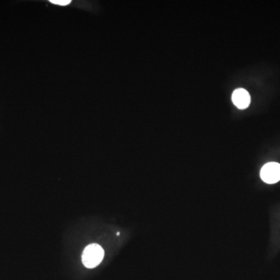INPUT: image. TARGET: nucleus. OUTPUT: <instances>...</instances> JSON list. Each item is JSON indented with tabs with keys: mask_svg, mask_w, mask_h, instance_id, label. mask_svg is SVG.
<instances>
[{
	"mask_svg": "<svg viewBox=\"0 0 280 280\" xmlns=\"http://www.w3.org/2000/svg\"><path fill=\"white\" fill-rule=\"evenodd\" d=\"M105 252L100 245L93 244L84 249L82 255V261L87 268H92L97 266L103 259Z\"/></svg>",
	"mask_w": 280,
	"mask_h": 280,
	"instance_id": "1",
	"label": "nucleus"
},
{
	"mask_svg": "<svg viewBox=\"0 0 280 280\" xmlns=\"http://www.w3.org/2000/svg\"><path fill=\"white\" fill-rule=\"evenodd\" d=\"M261 178L267 184H275L280 181V164L276 162L268 163L261 170Z\"/></svg>",
	"mask_w": 280,
	"mask_h": 280,
	"instance_id": "2",
	"label": "nucleus"
},
{
	"mask_svg": "<svg viewBox=\"0 0 280 280\" xmlns=\"http://www.w3.org/2000/svg\"><path fill=\"white\" fill-rule=\"evenodd\" d=\"M232 101L236 107L239 109H245L249 107L251 103V96L245 89H237L232 94Z\"/></svg>",
	"mask_w": 280,
	"mask_h": 280,
	"instance_id": "3",
	"label": "nucleus"
},
{
	"mask_svg": "<svg viewBox=\"0 0 280 280\" xmlns=\"http://www.w3.org/2000/svg\"><path fill=\"white\" fill-rule=\"evenodd\" d=\"M50 2L53 4L59 5V6H66V5H69L71 1L70 0H51Z\"/></svg>",
	"mask_w": 280,
	"mask_h": 280,
	"instance_id": "4",
	"label": "nucleus"
}]
</instances>
